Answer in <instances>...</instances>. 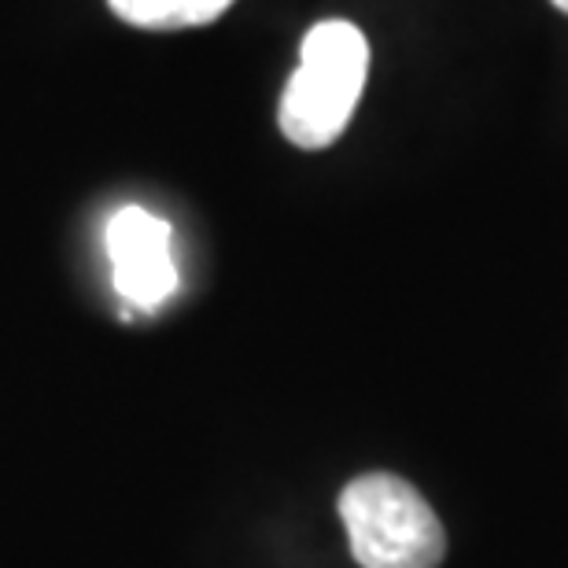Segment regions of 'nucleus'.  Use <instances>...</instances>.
Listing matches in <instances>:
<instances>
[{
    "mask_svg": "<svg viewBox=\"0 0 568 568\" xmlns=\"http://www.w3.org/2000/svg\"><path fill=\"white\" fill-rule=\"evenodd\" d=\"M108 255L115 266V288L141 311L163 306L178 288V266L170 252V225L144 207H122L108 222Z\"/></svg>",
    "mask_w": 568,
    "mask_h": 568,
    "instance_id": "nucleus-3",
    "label": "nucleus"
},
{
    "mask_svg": "<svg viewBox=\"0 0 568 568\" xmlns=\"http://www.w3.org/2000/svg\"><path fill=\"white\" fill-rule=\"evenodd\" d=\"M339 520L362 568H436L447 554L425 495L392 473L358 476L339 495Z\"/></svg>",
    "mask_w": 568,
    "mask_h": 568,
    "instance_id": "nucleus-2",
    "label": "nucleus"
},
{
    "mask_svg": "<svg viewBox=\"0 0 568 568\" xmlns=\"http://www.w3.org/2000/svg\"><path fill=\"white\" fill-rule=\"evenodd\" d=\"M369 71V44L355 22L328 19L303 38L300 67L281 97V133L295 148H328L347 130Z\"/></svg>",
    "mask_w": 568,
    "mask_h": 568,
    "instance_id": "nucleus-1",
    "label": "nucleus"
},
{
    "mask_svg": "<svg viewBox=\"0 0 568 568\" xmlns=\"http://www.w3.org/2000/svg\"><path fill=\"white\" fill-rule=\"evenodd\" d=\"M554 4H558V8L565 11V16H568V0H554Z\"/></svg>",
    "mask_w": 568,
    "mask_h": 568,
    "instance_id": "nucleus-5",
    "label": "nucleus"
},
{
    "mask_svg": "<svg viewBox=\"0 0 568 568\" xmlns=\"http://www.w3.org/2000/svg\"><path fill=\"white\" fill-rule=\"evenodd\" d=\"M119 19L144 30H185L219 19L233 0H108Z\"/></svg>",
    "mask_w": 568,
    "mask_h": 568,
    "instance_id": "nucleus-4",
    "label": "nucleus"
}]
</instances>
